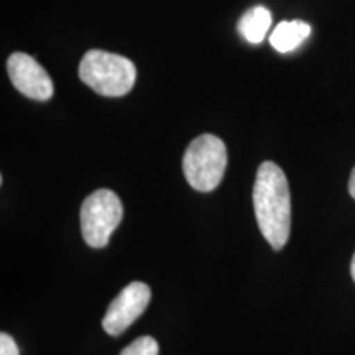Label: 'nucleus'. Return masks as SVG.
I'll return each instance as SVG.
<instances>
[{
  "label": "nucleus",
  "instance_id": "obj_1",
  "mask_svg": "<svg viewBox=\"0 0 355 355\" xmlns=\"http://www.w3.org/2000/svg\"><path fill=\"white\" fill-rule=\"evenodd\" d=\"M254 209L265 241L275 250H282L290 239L291 196L285 173L277 163L263 162L257 171Z\"/></svg>",
  "mask_w": 355,
  "mask_h": 355
},
{
  "label": "nucleus",
  "instance_id": "obj_2",
  "mask_svg": "<svg viewBox=\"0 0 355 355\" xmlns=\"http://www.w3.org/2000/svg\"><path fill=\"white\" fill-rule=\"evenodd\" d=\"M79 78L96 94L121 97L132 91L137 69L125 56L104 50H89L79 63Z\"/></svg>",
  "mask_w": 355,
  "mask_h": 355
},
{
  "label": "nucleus",
  "instance_id": "obj_3",
  "mask_svg": "<svg viewBox=\"0 0 355 355\" xmlns=\"http://www.w3.org/2000/svg\"><path fill=\"white\" fill-rule=\"evenodd\" d=\"M227 168V148L219 137L204 133L191 141L183 157V173L191 188L211 193Z\"/></svg>",
  "mask_w": 355,
  "mask_h": 355
},
{
  "label": "nucleus",
  "instance_id": "obj_4",
  "mask_svg": "<svg viewBox=\"0 0 355 355\" xmlns=\"http://www.w3.org/2000/svg\"><path fill=\"white\" fill-rule=\"evenodd\" d=\"M123 217V206L110 189H97L84 199L81 206V232L84 242L92 248L107 245L114 230Z\"/></svg>",
  "mask_w": 355,
  "mask_h": 355
},
{
  "label": "nucleus",
  "instance_id": "obj_5",
  "mask_svg": "<svg viewBox=\"0 0 355 355\" xmlns=\"http://www.w3.org/2000/svg\"><path fill=\"white\" fill-rule=\"evenodd\" d=\"M152 290L141 282H133L119 293L117 298L109 304L107 313L102 319V327L109 336H121L122 332L139 319L148 308Z\"/></svg>",
  "mask_w": 355,
  "mask_h": 355
},
{
  "label": "nucleus",
  "instance_id": "obj_6",
  "mask_svg": "<svg viewBox=\"0 0 355 355\" xmlns=\"http://www.w3.org/2000/svg\"><path fill=\"white\" fill-rule=\"evenodd\" d=\"M8 76L17 91L33 101H50L55 87L42 64L25 53H13L7 61Z\"/></svg>",
  "mask_w": 355,
  "mask_h": 355
},
{
  "label": "nucleus",
  "instance_id": "obj_7",
  "mask_svg": "<svg viewBox=\"0 0 355 355\" xmlns=\"http://www.w3.org/2000/svg\"><path fill=\"white\" fill-rule=\"evenodd\" d=\"M311 35V25L303 20L279 21L270 35V44L278 53H290L300 48Z\"/></svg>",
  "mask_w": 355,
  "mask_h": 355
},
{
  "label": "nucleus",
  "instance_id": "obj_8",
  "mask_svg": "<svg viewBox=\"0 0 355 355\" xmlns=\"http://www.w3.org/2000/svg\"><path fill=\"white\" fill-rule=\"evenodd\" d=\"M272 25V13L268 8L257 6L247 10L239 20V33L247 40L248 43L259 44L265 40Z\"/></svg>",
  "mask_w": 355,
  "mask_h": 355
},
{
  "label": "nucleus",
  "instance_id": "obj_9",
  "mask_svg": "<svg viewBox=\"0 0 355 355\" xmlns=\"http://www.w3.org/2000/svg\"><path fill=\"white\" fill-rule=\"evenodd\" d=\"M158 343L153 337L144 336L128 344L121 355H158Z\"/></svg>",
  "mask_w": 355,
  "mask_h": 355
},
{
  "label": "nucleus",
  "instance_id": "obj_10",
  "mask_svg": "<svg viewBox=\"0 0 355 355\" xmlns=\"http://www.w3.org/2000/svg\"><path fill=\"white\" fill-rule=\"evenodd\" d=\"M0 355H20L19 345L7 332L0 334Z\"/></svg>",
  "mask_w": 355,
  "mask_h": 355
},
{
  "label": "nucleus",
  "instance_id": "obj_11",
  "mask_svg": "<svg viewBox=\"0 0 355 355\" xmlns=\"http://www.w3.org/2000/svg\"><path fill=\"white\" fill-rule=\"evenodd\" d=\"M349 193L350 196H352L355 199V166L352 173H350V180H349Z\"/></svg>",
  "mask_w": 355,
  "mask_h": 355
},
{
  "label": "nucleus",
  "instance_id": "obj_12",
  "mask_svg": "<svg viewBox=\"0 0 355 355\" xmlns=\"http://www.w3.org/2000/svg\"><path fill=\"white\" fill-rule=\"evenodd\" d=\"M350 275H352V279L355 282V254L352 257V261H350Z\"/></svg>",
  "mask_w": 355,
  "mask_h": 355
}]
</instances>
